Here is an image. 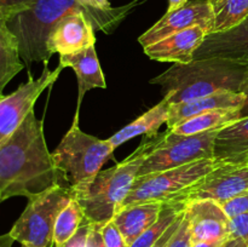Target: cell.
Wrapping results in <instances>:
<instances>
[{
  "label": "cell",
  "instance_id": "19",
  "mask_svg": "<svg viewBox=\"0 0 248 247\" xmlns=\"http://www.w3.org/2000/svg\"><path fill=\"white\" fill-rule=\"evenodd\" d=\"M213 155L217 161L237 162L248 160V116L218 131Z\"/></svg>",
  "mask_w": 248,
  "mask_h": 247
},
{
  "label": "cell",
  "instance_id": "36",
  "mask_svg": "<svg viewBox=\"0 0 248 247\" xmlns=\"http://www.w3.org/2000/svg\"><path fill=\"white\" fill-rule=\"evenodd\" d=\"M244 93H245V96H246V102H245L244 107L240 109V119L245 118V116H248V80H247L246 89H245Z\"/></svg>",
  "mask_w": 248,
  "mask_h": 247
},
{
  "label": "cell",
  "instance_id": "9",
  "mask_svg": "<svg viewBox=\"0 0 248 247\" xmlns=\"http://www.w3.org/2000/svg\"><path fill=\"white\" fill-rule=\"evenodd\" d=\"M62 69L61 64L55 70H50L47 64H44L40 77L34 79L28 74L27 82L19 85L16 91L0 96V139L11 135L26 116L34 110L36 99L58 79Z\"/></svg>",
  "mask_w": 248,
  "mask_h": 247
},
{
  "label": "cell",
  "instance_id": "22",
  "mask_svg": "<svg viewBox=\"0 0 248 247\" xmlns=\"http://www.w3.org/2000/svg\"><path fill=\"white\" fill-rule=\"evenodd\" d=\"M24 68L18 50V41L7 23L0 21V94L5 86Z\"/></svg>",
  "mask_w": 248,
  "mask_h": 247
},
{
  "label": "cell",
  "instance_id": "3",
  "mask_svg": "<svg viewBox=\"0 0 248 247\" xmlns=\"http://www.w3.org/2000/svg\"><path fill=\"white\" fill-rule=\"evenodd\" d=\"M247 80L248 65L222 58H205L173 64L150 82L161 87L170 104H177L222 92L244 93Z\"/></svg>",
  "mask_w": 248,
  "mask_h": 247
},
{
  "label": "cell",
  "instance_id": "17",
  "mask_svg": "<svg viewBox=\"0 0 248 247\" xmlns=\"http://www.w3.org/2000/svg\"><path fill=\"white\" fill-rule=\"evenodd\" d=\"M60 64L63 68L69 67L75 72L78 77V107L75 114H79L82 98L85 93L92 89H106L107 82L102 72L98 57H97L94 45L72 53V55L60 56Z\"/></svg>",
  "mask_w": 248,
  "mask_h": 247
},
{
  "label": "cell",
  "instance_id": "14",
  "mask_svg": "<svg viewBox=\"0 0 248 247\" xmlns=\"http://www.w3.org/2000/svg\"><path fill=\"white\" fill-rule=\"evenodd\" d=\"M222 58L248 65V18L234 28L205 36L194 60Z\"/></svg>",
  "mask_w": 248,
  "mask_h": 247
},
{
  "label": "cell",
  "instance_id": "10",
  "mask_svg": "<svg viewBox=\"0 0 248 247\" xmlns=\"http://www.w3.org/2000/svg\"><path fill=\"white\" fill-rule=\"evenodd\" d=\"M248 191V160L218 164L189 191L186 201L212 200L220 203Z\"/></svg>",
  "mask_w": 248,
  "mask_h": 247
},
{
  "label": "cell",
  "instance_id": "30",
  "mask_svg": "<svg viewBox=\"0 0 248 247\" xmlns=\"http://www.w3.org/2000/svg\"><path fill=\"white\" fill-rule=\"evenodd\" d=\"M220 206L229 218L248 212V191L220 203Z\"/></svg>",
  "mask_w": 248,
  "mask_h": 247
},
{
  "label": "cell",
  "instance_id": "26",
  "mask_svg": "<svg viewBox=\"0 0 248 247\" xmlns=\"http://www.w3.org/2000/svg\"><path fill=\"white\" fill-rule=\"evenodd\" d=\"M99 230L106 247H130L113 220L99 228Z\"/></svg>",
  "mask_w": 248,
  "mask_h": 247
},
{
  "label": "cell",
  "instance_id": "13",
  "mask_svg": "<svg viewBox=\"0 0 248 247\" xmlns=\"http://www.w3.org/2000/svg\"><path fill=\"white\" fill-rule=\"evenodd\" d=\"M186 217L190 228L193 244L199 241H225L228 239L229 217L216 201H188Z\"/></svg>",
  "mask_w": 248,
  "mask_h": 247
},
{
  "label": "cell",
  "instance_id": "15",
  "mask_svg": "<svg viewBox=\"0 0 248 247\" xmlns=\"http://www.w3.org/2000/svg\"><path fill=\"white\" fill-rule=\"evenodd\" d=\"M208 31L202 27H193L167 36L153 45L143 47L150 60L171 62L173 64H186L194 61L196 52Z\"/></svg>",
  "mask_w": 248,
  "mask_h": 247
},
{
  "label": "cell",
  "instance_id": "18",
  "mask_svg": "<svg viewBox=\"0 0 248 247\" xmlns=\"http://www.w3.org/2000/svg\"><path fill=\"white\" fill-rule=\"evenodd\" d=\"M164 203L143 202L125 206L115 213L113 222L128 246L133 244L159 218Z\"/></svg>",
  "mask_w": 248,
  "mask_h": 247
},
{
  "label": "cell",
  "instance_id": "1",
  "mask_svg": "<svg viewBox=\"0 0 248 247\" xmlns=\"http://www.w3.org/2000/svg\"><path fill=\"white\" fill-rule=\"evenodd\" d=\"M55 185H68L56 167L44 136V123L31 110L21 125L0 139V195L29 199Z\"/></svg>",
  "mask_w": 248,
  "mask_h": 247
},
{
  "label": "cell",
  "instance_id": "38",
  "mask_svg": "<svg viewBox=\"0 0 248 247\" xmlns=\"http://www.w3.org/2000/svg\"><path fill=\"white\" fill-rule=\"evenodd\" d=\"M188 0H169V10L167 11H172V10H176L178 7L183 6Z\"/></svg>",
  "mask_w": 248,
  "mask_h": 247
},
{
  "label": "cell",
  "instance_id": "20",
  "mask_svg": "<svg viewBox=\"0 0 248 247\" xmlns=\"http://www.w3.org/2000/svg\"><path fill=\"white\" fill-rule=\"evenodd\" d=\"M170 103L167 99H162L153 108L143 113L140 118L133 120L125 127L121 128L116 133H114L110 138H108L114 148L124 144L127 140L137 137V136H145L153 137L159 135V128L169 120Z\"/></svg>",
  "mask_w": 248,
  "mask_h": 247
},
{
  "label": "cell",
  "instance_id": "6",
  "mask_svg": "<svg viewBox=\"0 0 248 247\" xmlns=\"http://www.w3.org/2000/svg\"><path fill=\"white\" fill-rule=\"evenodd\" d=\"M217 164L216 159H203L176 169L136 177L132 188L120 208L143 202L186 201L190 189Z\"/></svg>",
  "mask_w": 248,
  "mask_h": 247
},
{
  "label": "cell",
  "instance_id": "8",
  "mask_svg": "<svg viewBox=\"0 0 248 247\" xmlns=\"http://www.w3.org/2000/svg\"><path fill=\"white\" fill-rule=\"evenodd\" d=\"M218 131L178 136L167 130L145 156L137 177L176 169L198 160L215 159L213 149Z\"/></svg>",
  "mask_w": 248,
  "mask_h": 247
},
{
  "label": "cell",
  "instance_id": "23",
  "mask_svg": "<svg viewBox=\"0 0 248 247\" xmlns=\"http://www.w3.org/2000/svg\"><path fill=\"white\" fill-rule=\"evenodd\" d=\"M186 201L164 203L156 222L150 225L130 247H154L161 240L165 232L173 225V223L186 213Z\"/></svg>",
  "mask_w": 248,
  "mask_h": 247
},
{
  "label": "cell",
  "instance_id": "31",
  "mask_svg": "<svg viewBox=\"0 0 248 247\" xmlns=\"http://www.w3.org/2000/svg\"><path fill=\"white\" fill-rule=\"evenodd\" d=\"M90 230H91V224L89 223V220L85 219L74 236L61 247H87Z\"/></svg>",
  "mask_w": 248,
  "mask_h": 247
},
{
  "label": "cell",
  "instance_id": "28",
  "mask_svg": "<svg viewBox=\"0 0 248 247\" xmlns=\"http://www.w3.org/2000/svg\"><path fill=\"white\" fill-rule=\"evenodd\" d=\"M228 239H244L248 241V212L229 218Z\"/></svg>",
  "mask_w": 248,
  "mask_h": 247
},
{
  "label": "cell",
  "instance_id": "37",
  "mask_svg": "<svg viewBox=\"0 0 248 247\" xmlns=\"http://www.w3.org/2000/svg\"><path fill=\"white\" fill-rule=\"evenodd\" d=\"M15 240L10 236V234L0 235V247H11Z\"/></svg>",
  "mask_w": 248,
  "mask_h": 247
},
{
  "label": "cell",
  "instance_id": "2",
  "mask_svg": "<svg viewBox=\"0 0 248 247\" xmlns=\"http://www.w3.org/2000/svg\"><path fill=\"white\" fill-rule=\"evenodd\" d=\"M145 0H132L126 5L99 10L89 6L85 0H33L31 6L6 22L18 41V50L24 65L34 62L47 64L51 55L47 39L53 27L65 16L84 12L93 24L94 31L110 34L119 24Z\"/></svg>",
  "mask_w": 248,
  "mask_h": 247
},
{
  "label": "cell",
  "instance_id": "11",
  "mask_svg": "<svg viewBox=\"0 0 248 247\" xmlns=\"http://www.w3.org/2000/svg\"><path fill=\"white\" fill-rule=\"evenodd\" d=\"M202 27L208 34L213 29V14L208 0H188L183 6L167 11L156 23L138 38L143 47L153 45L178 31Z\"/></svg>",
  "mask_w": 248,
  "mask_h": 247
},
{
  "label": "cell",
  "instance_id": "5",
  "mask_svg": "<svg viewBox=\"0 0 248 247\" xmlns=\"http://www.w3.org/2000/svg\"><path fill=\"white\" fill-rule=\"evenodd\" d=\"M79 114H75L72 127L53 150L52 159L63 174L68 186L74 188L93 178L109 159L115 148L109 139H99L79 127Z\"/></svg>",
  "mask_w": 248,
  "mask_h": 247
},
{
  "label": "cell",
  "instance_id": "32",
  "mask_svg": "<svg viewBox=\"0 0 248 247\" xmlns=\"http://www.w3.org/2000/svg\"><path fill=\"white\" fill-rule=\"evenodd\" d=\"M87 247H106L103 244V240H102L99 227L91 224V230H90L89 240H87Z\"/></svg>",
  "mask_w": 248,
  "mask_h": 247
},
{
  "label": "cell",
  "instance_id": "25",
  "mask_svg": "<svg viewBox=\"0 0 248 247\" xmlns=\"http://www.w3.org/2000/svg\"><path fill=\"white\" fill-rule=\"evenodd\" d=\"M86 219L80 203L74 198L61 211L53 228L52 246L61 247L69 241Z\"/></svg>",
  "mask_w": 248,
  "mask_h": 247
},
{
  "label": "cell",
  "instance_id": "16",
  "mask_svg": "<svg viewBox=\"0 0 248 247\" xmlns=\"http://www.w3.org/2000/svg\"><path fill=\"white\" fill-rule=\"evenodd\" d=\"M245 102H246L245 93L222 92V93L210 94V96L194 99V101L170 104L169 120L166 123L167 130L176 127L177 125L184 123L188 119L208 113V111L219 110V109H241Z\"/></svg>",
  "mask_w": 248,
  "mask_h": 247
},
{
  "label": "cell",
  "instance_id": "39",
  "mask_svg": "<svg viewBox=\"0 0 248 247\" xmlns=\"http://www.w3.org/2000/svg\"><path fill=\"white\" fill-rule=\"evenodd\" d=\"M2 201H4V200H2V198H1V195H0V203H1V202H2Z\"/></svg>",
  "mask_w": 248,
  "mask_h": 247
},
{
  "label": "cell",
  "instance_id": "29",
  "mask_svg": "<svg viewBox=\"0 0 248 247\" xmlns=\"http://www.w3.org/2000/svg\"><path fill=\"white\" fill-rule=\"evenodd\" d=\"M33 0H0V21L7 22L31 6Z\"/></svg>",
  "mask_w": 248,
  "mask_h": 247
},
{
  "label": "cell",
  "instance_id": "12",
  "mask_svg": "<svg viewBox=\"0 0 248 247\" xmlns=\"http://www.w3.org/2000/svg\"><path fill=\"white\" fill-rule=\"evenodd\" d=\"M96 44L92 22L84 12H74L61 19L51 31L47 51L51 56L72 55Z\"/></svg>",
  "mask_w": 248,
  "mask_h": 247
},
{
  "label": "cell",
  "instance_id": "40",
  "mask_svg": "<svg viewBox=\"0 0 248 247\" xmlns=\"http://www.w3.org/2000/svg\"><path fill=\"white\" fill-rule=\"evenodd\" d=\"M22 247H27V246H23V245H22Z\"/></svg>",
  "mask_w": 248,
  "mask_h": 247
},
{
  "label": "cell",
  "instance_id": "21",
  "mask_svg": "<svg viewBox=\"0 0 248 247\" xmlns=\"http://www.w3.org/2000/svg\"><path fill=\"white\" fill-rule=\"evenodd\" d=\"M240 119V109H219L200 114L169 130L178 136H193L217 131Z\"/></svg>",
  "mask_w": 248,
  "mask_h": 247
},
{
  "label": "cell",
  "instance_id": "7",
  "mask_svg": "<svg viewBox=\"0 0 248 247\" xmlns=\"http://www.w3.org/2000/svg\"><path fill=\"white\" fill-rule=\"evenodd\" d=\"M74 198L68 185H55L28 199L26 208L9 232L15 241L27 247H48L61 211Z\"/></svg>",
  "mask_w": 248,
  "mask_h": 247
},
{
  "label": "cell",
  "instance_id": "35",
  "mask_svg": "<svg viewBox=\"0 0 248 247\" xmlns=\"http://www.w3.org/2000/svg\"><path fill=\"white\" fill-rule=\"evenodd\" d=\"M224 241H199L194 242L193 247H220Z\"/></svg>",
  "mask_w": 248,
  "mask_h": 247
},
{
  "label": "cell",
  "instance_id": "24",
  "mask_svg": "<svg viewBox=\"0 0 248 247\" xmlns=\"http://www.w3.org/2000/svg\"><path fill=\"white\" fill-rule=\"evenodd\" d=\"M213 14L212 33L225 31L248 18V0H208Z\"/></svg>",
  "mask_w": 248,
  "mask_h": 247
},
{
  "label": "cell",
  "instance_id": "27",
  "mask_svg": "<svg viewBox=\"0 0 248 247\" xmlns=\"http://www.w3.org/2000/svg\"><path fill=\"white\" fill-rule=\"evenodd\" d=\"M165 247H193V239H191V232L189 228L188 219L184 215L181 224L176 229L170 240L167 241Z\"/></svg>",
  "mask_w": 248,
  "mask_h": 247
},
{
  "label": "cell",
  "instance_id": "33",
  "mask_svg": "<svg viewBox=\"0 0 248 247\" xmlns=\"http://www.w3.org/2000/svg\"><path fill=\"white\" fill-rule=\"evenodd\" d=\"M85 2L89 6L99 10H109L113 7L110 5V2H109V0H85Z\"/></svg>",
  "mask_w": 248,
  "mask_h": 247
},
{
  "label": "cell",
  "instance_id": "34",
  "mask_svg": "<svg viewBox=\"0 0 248 247\" xmlns=\"http://www.w3.org/2000/svg\"><path fill=\"white\" fill-rule=\"evenodd\" d=\"M220 247H248V241L244 239H227Z\"/></svg>",
  "mask_w": 248,
  "mask_h": 247
},
{
  "label": "cell",
  "instance_id": "41",
  "mask_svg": "<svg viewBox=\"0 0 248 247\" xmlns=\"http://www.w3.org/2000/svg\"><path fill=\"white\" fill-rule=\"evenodd\" d=\"M0 96H2V94H0Z\"/></svg>",
  "mask_w": 248,
  "mask_h": 247
},
{
  "label": "cell",
  "instance_id": "4",
  "mask_svg": "<svg viewBox=\"0 0 248 247\" xmlns=\"http://www.w3.org/2000/svg\"><path fill=\"white\" fill-rule=\"evenodd\" d=\"M161 135L145 137L142 144L121 162L102 170L89 182L74 186V199L80 203L90 224L103 227L113 220L130 193L140 167Z\"/></svg>",
  "mask_w": 248,
  "mask_h": 247
}]
</instances>
